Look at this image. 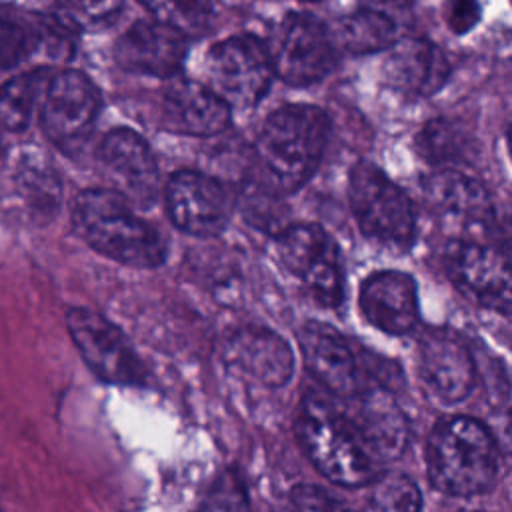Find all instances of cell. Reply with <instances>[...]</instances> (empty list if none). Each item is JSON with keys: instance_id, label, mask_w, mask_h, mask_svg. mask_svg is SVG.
Listing matches in <instances>:
<instances>
[{"instance_id": "484cf974", "label": "cell", "mask_w": 512, "mask_h": 512, "mask_svg": "<svg viewBox=\"0 0 512 512\" xmlns=\"http://www.w3.org/2000/svg\"><path fill=\"white\" fill-rule=\"evenodd\" d=\"M48 74L32 70L18 74L0 86V124L6 130H24L32 118L40 90L46 86Z\"/></svg>"}, {"instance_id": "f1b7e54d", "label": "cell", "mask_w": 512, "mask_h": 512, "mask_svg": "<svg viewBox=\"0 0 512 512\" xmlns=\"http://www.w3.org/2000/svg\"><path fill=\"white\" fill-rule=\"evenodd\" d=\"M418 486L400 472H388L374 480L368 496V512H420Z\"/></svg>"}, {"instance_id": "6da1fadb", "label": "cell", "mask_w": 512, "mask_h": 512, "mask_svg": "<svg viewBox=\"0 0 512 512\" xmlns=\"http://www.w3.org/2000/svg\"><path fill=\"white\" fill-rule=\"evenodd\" d=\"M72 226L92 250L124 266L156 268L166 258L158 230L118 190H82L72 202Z\"/></svg>"}, {"instance_id": "ffe728a7", "label": "cell", "mask_w": 512, "mask_h": 512, "mask_svg": "<svg viewBox=\"0 0 512 512\" xmlns=\"http://www.w3.org/2000/svg\"><path fill=\"white\" fill-rule=\"evenodd\" d=\"M428 204L450 224L488 230L494 222V206L486 188L472 176L440 168L424 184Z\"/></svg>"}, {"instance_id": "e575fe53", "label": "cell", "mask_w": 512, "mask_h": 512, "mask_svg": "<svg viewBox=\"0 0 512 512\" xmlns=\"http://www.w3.org/2000/svg\"><path fill=\"white\" fill-rule=\"evenodd\" d=\"M358 4H360V8L374 10V12H380V14H386L390 18H394V14L408 8L410 0H358Z\"/></svg>"}, {"instance_id": "5b68a950", "label": "cell", "mask_w": 512, "mask_h": 512, "mask_svg": "<svg viewBox=\"0 0 512 512\" xmlns=\"http://www.w3.org/2000/svg\"><path fill=\"white\" fill-rule=\"evenodd\" d=\"M348 196L358 228L372 244L392 254H402L414 244V206L376 164L362 160L352 166Z\"/></svg>"}, {"instance_id": "d4e9b609", "label": "cell", "mask_w": 512, "mask_h": 512, "mask_svg": "<svg viewBox=\"0 0 512 512\" xmlns=\"http://www.w3.org/2000/svg\"><path fill=\"white\" fill-rule=\"evenodd\" d=\"M154 20L182 32L186 38L204 36L218 16L216 0H140Z\"/></svg>"}, {"instance_id": "cb8c5ba5", "label": "cell", "mask_w": 512, "mask_h": 512, "mask_svg": "<svg viewBox=\"0 0 512 512\" xmlns=\"http://www.w3.org/2000/svg\"><path fill=\"white\" fill-rule=\"evenodd\" d=\"M332 246H336V242L318 224H294L276 234L278 258L294 276H300Z\"/></svg>"}, {"instance_id": "1f68e13d", "label": "cell", "mask_w": 512, "mask_h": 512, "mask_svg": "<svg viewBox=\"0 0 512 512\" xmlns=\"http://www.w3.org/2000/svg\"><path fill=\"white\" fill-rule=\"evenodd\" d=\"M196 512H248V496L234 472H224L208 490Z\"/></svg>"}, {"instance_id": "603a6c76", "label": "cell", "mask_w": 512, "mask_h": 512, "mask_svg": "<svg viewBox=\"0 0 512 512\" xmlns=\"http://www.w3.org/2000/svg\"><path fill=\"white\" fill-rule=\"evenodd\" d=\"M330 32L338 52L344 50L356 56L388 50L398 40L396 20L366 8L338 18Z\"/></svg>"}, {"instance_id": "5bb4252c", "label": "cell", "mask_w": 512, "mask_h": 512, "mask_svg": "<svg viewBox=\"0 0 512 512\" xmlns=\"http://www.w3.org/2000/svg\"><path fill=\"white\" fill-rule=\"evenodd\" d=\"M450 66L444 52L424 38L396 40L382 64L386 88L406 100L436 94L448 80Z\"/></svg>"}, {"instance_id": "4dcf8cb0", "label": "cell", "mask_w": 512, "mask_h": 512, "mask_svg": "<svg viewBox=\"0 0 512 512\" xmlns=\"http://www.w3.org/2000/svg\"><path fill=\"white\" fill-rule=\"evenodd\" d=\"M276 188H264V186H248L242 192V214L246 218L248 224H252L254 228L266 230V232H274L278 234L280 230H284L286 226H282L284 222V214L286 208L284 204L276 198Z\"/></svg>"}, {"instance_id": "f546056e", "label": "cell", "mask_w": 512, "mask_h": 512, "mask_svg": "<svg viewBox=\"0 0 512 512\" xmlns=\"http://www.w3.org/2000/svg\"><path fill=\"white\" fill-rule=\"evenodd\" d=\"M124 0H58V20L70 30H98L122 10Z\"/></svg>"}, {"instance_id": "9c48e42d", "label": "cell", "mask_w": 512, "mask_h": 512, "mask_svg": "<svg viewBox=\"0 0 512 512\" xmlns=\"http://www.w3.org/2000/svg\"><path fill=\"white\" fill-rule=\"evenodd\" d=\"M450 280L480 306L510 312V266L504 248L482 238H458L446 248Z\"/></svg>"}, {"instance_id": "44dd1931", "label": "cell", "mask_w": 512, "mask_h": 512, "mask_svg": "<svg viewBox=\"0 0 512 512\" xmlns=\"http://www.w3.org/2000/svg\"><path fill=\"white\" fill-rule=\"evenodd\" d=\"M350 400L356 402V408L344 414L374 462L398 458L408 440V422L388 392L370 386Z\"/></svg>"}, {"instance_id": "83f0119b", "label": "cell", "mask_w": 512, "mask_h": 512, "mask_svg": "<svg viewBox=\"0 0 512 512\" xmlns=\"http://www.w3.org/2000/svg\"><path fill=\"white\" fill-rule=\"evenodd\" d=\"M416 150L428 164L448 168V164L464 158L466 140L452 122L436 118L416 134Z\"/></svg>"}, {"instance_id": "4fadbf2b", "label": "cell", "mask_w": 512, "mask_h": 512, "mask_svg": "<svg viewBox=\"0 0 512 512\" xmlns=\"http://www.w3.org/2000/svg\"><path fill=\"white\" fill-rule=\"evenodd\" d=\"M188 44L182 32L158 20H140L118 38L114 58L128 72L172 78L186 60Z\"/></svg>"}, {"instance_id": "4316f807", "label": "cell", "mask_w": 512, "mask_h": 512, "mask_svg": "<svg viewBox=\"0 0 512 512\" xmlns=\"http://www.w3.org/2000/svg\"><path fill=\"white\" fill-rule=\"evenodd\" d=\"M308 294L324 308H334L344 298V270L338 246L318 256L300 276Z\"/></svg>"}, {"instance_id": "d6a6232c", "label": "cell", "mask_w": 512, "mask_h": 512, "mask_svg": "<svg viewBox=\"0 0 512 512\" xmlns=\"http://www.w3.org/2000/svg\"><path fill=\"white\" fill-rule=\"evenodd\" d=\"M346 508L334 500L326 490L312 486V484H302L294 486L282 504L278 506L276 512H344Z\"/></svg>"}, {"instance_id": "ba28073f", "label": "cell", "mask_w": 512, "mask_h": 512, "mask_svg": "<svg viewBox=\"0 0 512 512\" xmlns=\"http://www.w3.org/2000/svg\"><path fill=\"white\" fill-rule=\"evenodd\" d=\"M66 326L88 368L108 384L140 386L144 364L118 326L88 308H70Z\"/></svg>"}, {"instance_id": "e0dca14e", "label": "cell", "mask_w": 512, "mask_h": 512, "mask_svg": "<svg viewBox=\"0 0 512 512\" xmlns=\"http://www.w3.org/2000/svg\"><path fill=\"white\" fill-rule=\"evenodd\" d=\"M232 110L204 84L172 80L160 100V126L182 136H214L230 122Z\"/></svg>"}, {"instance_id": "8992f818", "label": "cell", "mask_w": 512, "mask_h": 512, "mask_svg": "<svg viewBox=\"0 0 512 512\" xmlns=\"http://www.w3.org/2000/svg\"><path fill=\"white\" fill-rule=\"evenodd\" d=\"M272 74L290 86L324 80L338 62L330 26L308 12H290L272 28L264 44Z\"/></svg>"}, {"instance_id": "7402d4cb", "label": "cell", "mask_w": 512, "mask_h": 512, "mask_svg": "<svg viewBox=\"0 0 512 512\" xmlns=\"http://www.w3.org/2000/svg\"><path fill=\"white\" fill-rule=\"evenodd\" d=\"M66 24L56 20H26L22 14L0 6V68H12L26 60L40 44H46L56 56L72 50V34Z\"/></svg>"}, {"instance_id": "30bf717a", "label": "cell", "mask_w": 512, "mask_h": 512, "mask_svg": "<svg viewBox=\"0 0 512 512\" xmlns=\"http://www.w3.org/2000/svg\"><path fill=\"white\" fill-rule=\"evenodd\" d=\"M102 98L96 84L78 70H62L48 78L40 120L44 134L70 148L86 140L100 114Z\"/></svg>"}, {"instance_id": "3957f363", "label": "cell", "mask_w": 512, "mask_h": 512, "mask_svg": "<svg viewBox=\"0 0 512 512\" xmlns=\"http://www.w3.org/2000/svg\"><path fill=\"white\" fill-rule=\"evenodd\" d=\"M426 460L432 486L448 496L482 494L498 474V446L490 430L468 416H452L436 424Z\"/></svg>"}, {"instance_id": "7a4b0ae2", "label": "cell", "mask_w": 512, "mask_h": 512, "mask_svg": "<svg viewBox=\"0 0 512 512\" xmlns=\"http://www.w3.org/2000/svg\"><path fill=\"white\" fill-rule=\"evenodd\" d=\"M330 136L324 110L310 104H288L274 110L260 128L256 152L278 192L304 186L320 166Z\"/></svg>"}, {"instance_id": "52a82bcc", "label": "cell", "mask_w": 512, "mask_h": 512, "mask_svg": "<svg viewBox=\"0 0 512 512\" xmlns=\"http://www.w3.org/2000/svg\"><path fill=\"white\" fill-rule=\"evenodd\" d=\"M204 76V86L230 110H248L266 96L274 74L264 42L250 34H238L208 48Z\"/></svg>"}, {"instance_id": "2e32d148", "label": "cell", "mask_w": 512, "mask_h": 512, "mask_svg": "<svg viewBox=\"0 0 512 512\" xmlns=\"http://www.w3.org/2000/svg\"><path fill=\"white\" fill-rule=\"evenodd\" d=\"M100 160L122 182L124 196L150 206L160 188L158 162L150 144L130 128L110 130L100 144Z\"/></svg>"}, {"instance_id": "277c9868", "label": "cell", "mask_w": 512, "mask_h": 512, "mask_svg": "<svg viewBox=\"0 0 512 512\" xmlns=\"http://www.w3.org/2000/svg\"><path fill=\"white\" fill-rule=\"evenodd\" d=\"M296 432L310 462L334 484L356 488L374 478V458L350 418L330 402L308 396L302 402Z\"/></svg>"}, {"instance_id": "d6986e66", "label": "cell", "mask_w": 512, "mask_h": 512, "mask_svg": "<svg viewBox=\"0 0 512 512\" xmlns=\"http://www.w3.org/2000/svg\"><path fill=\"white\" fill-rule=\"evenodd\" d=\"M224 362L266 386H282L292 376L288 344L266 328H238L226 336Z\"/></svg>"}, {"instance_id": "8fae6325", "label": "cell", "mask_w": 512, "mask_h": 512, "mask_svg": "<svg viewBox=\"0 0 512 512\" xmlns=\"http://www.w3.org/2000/svg\"><path fill=\"white\" fill-rule=\"evenodd\" d=\"M306 370L334 396L354 398L368 384V368L354 354L350 342L330 324L308 322L298 334Z\"/></svg>"}, {"instance_id": "ac0fdd59", "label": "cell", "mask_w": 512, "mask_h": 512, "mask_svg": "<svg viewBox=\"0 0 512 512\" xmlns=\"http://www.w3.org/2000/svg\"><path fill=\"white\" fill-rule=\"evenodd\" d=\"M364 318L386 334H406L418 322L416 284L410 274L382 270L370 274L360 286Z\"/></svg>"}, {"instance_id": "9a60e30c", "label": "cell", "mask_w": 512, "mask_h": 512, "mask_svg": "<svg viewBox=\"0 0 512 512\" xmlns=\"http://www.w3.org/2000/svg\"><path fill=\"white\" fill-rule=\"evenodd\" d=\"M420 372L444 402L464 400L476 382L474 358L464 340L450 330H430L422 336Z\"/></svg>"}, {"instance_id": "7c38bea8", "label": "cell", "mask_w": 512, "mask_h": 512, "mask_svg": "<svg viewBox=\"0 0 512 512\" xmlns=\"http://www.w3.org/2000/svg\"><path fill=\"white\" fill-rule=\"evenodd\" d=\"M164 202L172 224L190 236H216L230 220V200L222 184L196 170L172 174L164 188Z\"/></svg>"}, {"instance_id": "836d02e7", "label": "cell", "mask_w": 512, "mask_h": 512, "mask_svg": "<svg viewBox=\"0 0 512 512\" xmlns=\"http://www.w3.org/2000/svg\"><path fill=\"white\" fill-rule=\"evenodd\" d=\"M480 20L478 0H448L446 2V22L456 34H464L476 26Z\"/></svg>"}, {"instance_id": "d590c367", "label": "cell", "mask_w": 512, "mask_h": 512, "mask_svg": "<svg viewBox=\"0 0 512 512\" xmlns=\"http://www.w3.org/2000/svg\"><path fill=\"white\" fill-rule=\"evenodd\" d=\"M344 512H350V510H344Z\"/></svg>"}]
</instances>
